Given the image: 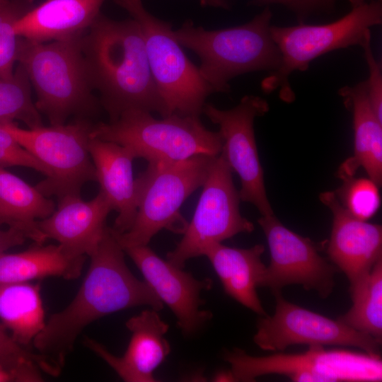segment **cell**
Masks as SVG:
<instances>
[{
	"label": "cell",
	"instance_id": "cell-34",
	"mask_svg": "<svg viewBox=\"0 0 382 382\" xmlns=\"http://www.w3.org/2000/svg\"><path fill=\"white\" fill-rule=\"evenodd\" d=\"M27 238L18 230L8 228L7 230L0 229V253L8 249L22 245Z\"/></svg>",
	"mask_w": 382,
	"mask_h": 382
},
{
	"label": "cell",
	"instance_id": "cell-36",
	"mask_svg": "<svg viewBox=\"0 0 382 382\" xmlns=\"http://www.w3.org/2000/svg\"><path fill=\"white\" fill-rule=\"evenodd\" d=\"M17 381L16 376L0 365V382Z\"/></svg>",
	"mask_w": 382,
	"mask_h": 382
},
{
	"label": "cell",
	"instance_id": "cell-23",
	"mask_svg": "<svg viewBox=\"0 0 382 382\" xmlns=\"http://www.w3.org/2000/svg\"><path fill=\"white\" fill-rule=\"evenodd\" d=\"M56 208L54 201L35 186L0 166V221L22 232L37 244L47 240L37 221L49 216Z\"/></svg>",
	"mask_w": 382,
	"mask_h": 382
},
{
	"label": "cell",
	"instance_id": "cell-25",
	"mask_svg": "<svg viewBox=\"0 0 382 382\" xmlns=\"http://www.w3.org/2000/svg\"><path fill=\"white\" fill-rule=\"evenodd\" d=\"M0 320L18 344L25 348L33 344L46 323L40 284H0Z\"/></svg>",
	"mask_w": 382,
	"mask_h": 382
},
{
	"label": "cell",
	"instance_id": "cell-26",
	"mask_svg": "<svg viewBox=\"0 0 382 382\" xmlns=\"http://www.w3.org/2000/svg\"><path fill=\"white\" fill-rule=\"evenodd\" d=\"M349 291L352 306L337 319L359 332L381 340L382 257L368 275Z\"/></svg>",
	"mask_w": 382,
	"mask_h": 382
},
{
	"label": "cell",
	"instance_id": "cell-27",
	"mask_svg": "<svg viewBox=\"0 0 382 382\" xmlns=\"http://www.w3.org/2000/svg\"><path fill=\"white\" fill-rule=\"evenodd\" d=\"M31 87L24 68L18 63L12 77H0V123L20 120L29 129L43 125L41 113L32 99Z\"/></svg>",
	"mask_w": 382,
	"mask_h": 382
},
{
	"label": "cell",
	"instance_id": "cell-33",
	"mask_svg": "<svg viewBox=\"0 0 382 382\" xmlns=\"http://www.w3.org/2000/svg\"><path fill=\"white\" fill-rule=\"evenodd\" d=\"M337 0H252L250 3L254 6L279 4L289 9L294 13L299 23H305L309 17L330 13L333 11Z\"/></svg>",
	"mask_w": 382,
	"mask_h": 382
},
{
	"label": "cell",
	"instance_id": "cell-3",
	"mask_svg": "<svg viewBox=\"0 0 382 382\" xmlns=\"http://www.w3.org/2000/svg\"><path fill=\"white\" fill-rule=\"evenodd\" d=\"M272 16L266 6L246 23L219 30H206L189 20L173 35L199 58V71L212 92L227 93L236 76L279 67L281 54L270 34Z\"/></svg>",
	"mask_w": 382,
	"mask_h": 382
},
{
	"label": "cell",
	"instance_id": "cell-17",
	"mask_svg": "<svg viewBox=\"0 0 382 382\" xmlns=\"http://www.w3.org/2000/svg\"><path fill=\"white\" fill-rule=\"evenodd\" d=\"M112 210L101 191L89 201L80 195H67L59 199L52 214L37 224L46 239L57 241L69 255L90 256L104 234L107 216Z\"/></svg>",
	"mask_w": 382,
	"mask_h": 382
},
{
	"label": "cell",
	"instance_id": "cell-20",
	"mask_svg": "<svg viewBox=\"0 0 382 382\" xmlns=\"http://www.w3.org/2000/svg\"><path fill=\"white\" fill-rule=\"evenodd\" d=\"M224 359L231 365L230 374L235 381H254L260 376L281 374L293 381H332L328 349L320 345H309L301 354L277 353L254 357L238 348L226 351Z\"/></svg>",
	"mask_w": 382,
	"mask_h": 382
},
{
	"label": "cell",
	"instance_id": "cell-31",
	"mask_svg": "<svg viewBox=\"0 0 382 382\" xmlns=\"http://www.w3.org/2000/svg\"><path fill=\"white\" fill-rule=\"evenodd\" d=\"M0 166H23L50 175V170L38 159L25 149L16 139L0 125Z\"/></svg>",
	"mask_w": 382,
	"mask_h": 382
},
{
	"label": "cell",
	"instance_id": "cell-13",
	"mask_svg": "<svg viewBox=\"0 0 382 382\" xmlns=\"http://www.w3.org/2000/svg\"><path fill=\"white\" fill-rule=\"evenodd\" d=\"M257 223L270 253V262L260 286L274 293L287 285L299 284L327 298L334 289V277L339 270L318 253L316 244L285 227L274 214L261 216Z\"/></svg>",
	"mask_w": 382,
	"mask_h": 382
},
{
	"label": "cell",
	"instance_id": "cell-37",
	"mask_svg": "<svg viewBox=\"0 0 382 382\" xmlns=\"http://www.w3.org/2000/svg\"><path fill=\"white\" fill-rule=\"evenodd\" d=\"M6 0H0V6L4 3Z\"/></svg>",
	"mask_w": 382,
	"mask_h": 382
},
{
	"label": "cell",
	"instance_id": "cell-6",
	"mask_svg": "<svg viewBox=\"0 0 382 382\" xmlns=\"http://www.w3.org/2000/svg\"><path fill=\"white\" fill-rule=\"evenodd\" d=\"M214 157L197 155L180 161L148 163L135 179L137 211L133 224L122 233L112 230L123 249L147 245L163 229L184 233L188 223L180 209L203 185Z\"/></svg>",
	"mask_w": 382,
	"mask_h": 382
},
{
	"label": "cell",
	"instance_id": "cell-1",
	"mask_svg": "<svg viewBox=\"0 0 382 382\" xmlns=\"http://www.w3.org/2000/svg\"><path fill=\"white\" fill-rule=\"evenodd\" d=\"M125 250L112 228L90 255L91 264L76 295L51 316L33 345L50 375L58 376L82 330L93 321L123 309L149 306L157 311L163 303L146 282L138 279L125 260Z\"/></svg>",
	"mask_w": 382,
	"mask_h": 382
},
{
	"label": "cell",
	"instance_id": "cell-21",
	"mask_svg": "<svg viewBox=\"0 0 382 382\" xmlns=\"http://www.w3.org/2000/svg\"><path fill=\"white\" fill-rule=\"evenodd\" d=\"M105 0H45L15 24L19 37L36 42L83 35L99 15Z\"/></svg>",
	"mask_w": 382,
	"mask_h": 382
},
{
	"label": "cell",
	"instance_id": "cell-22",
	"mask_svg": "<svg viewBox=\"0 0 382 382\" xmlns=\"http://www.w3.org/2000/svg\"><path fill=\"white\" fill-rule=\"evenodd\" d=\"M264 251L262 244L238 248L217 243L203 253L212 263L225 292L260 316L267 315L256 290L266 268L261 260Z\"/></svg>",
	"mask_w": 382,
	"mask_h": 382
},
{
	"label": "cell",
	"instance_id": "cell-14",
	"mask_svg": "<svg viewBox=\"0 0 382 382\" xmlns=\"http://www.w3.org/2000/svg\"><path fill=\"white\" fill-rule=\"evenodd\" d=\"M163 304L174 313L178 328L187 336L196 333L212 317L202 310V291L212 288L209 278L197 279L183 268L158 256L147 245L124 249Z\"/></svg>",
	"mask_w": 382,
	"mask_h": 382
},
{
	"label": "cell",
	"instance_id": "cell-19",
	"mask_svg": "<svg viewBox=\"0 0 382 382\" xmlns=\"http://www.w3.org/2000/svg\"><path fill=\"white\" fill-rule=\"evenodd\" d=\"M339 95L351 110L354 134V155L340 167L342 180L353 177L362 167L378 187L382 183V120L374 112L366 81L340 88Z\"/></svg>",
	"mask_w": 382,
	"mask_h": 382
},
{
	"label": "cell",
	"instance_id": "cell-24",
	"mask_svg": "<svg viewBox=\"0 0 382 382\" xmlns=\"http://www.w3.org/2000/svg\"><path fill=\"white\" fill-rule=\"evenodd\" d=\"M86 257H74L61 245L37 244L16 253H0V284L29 282L48 277L78 278Z\"/></svg>",
	"mask_w": 382,
	"mask_h": 382
},
{
	"label": "cell",
	"instance_id": "cell-5",
	"mask_svg": "<svg viewBox=\"0 0 382 382\" xmlns=\"http://www.w3.org/2000/svg\"><path fill=\"white\" fill-rule=\"evenodd\" d=\"M90 137L124 146L135 158L148 163L217 156L223 144L219 132L209 130L199 116L172 114L156 119L141 110H129L114 121L93 125Z\"/></svg>",
	"mask_w": 382,
	"mask_h": 382
},
{
	"label": "cell",
	"instance_id": "cell-16",
	"mask_svg": "<svg viewBox=\"0 0 382 382\" xmlns=\"http://www.w3.org/2000/svg\"><path fill=\"white\" fill-rule=\"evenodd\" d=\"M126 326L131 332L127 349L121 357L110 353L103 345L86 337L84 344L102 358L119 376L127 382H154L155 369L170 353L165 337L168 325L158 311L151 308L129 318Z\"/></svg>",
	"mask_w": 382,
	"mask_h": 382
},
{
	"label": "cell",
	"instance_id": "cell-9",
	"mask_svg": "<svg viewBox=\"0 0 382 382\" xmlns=\"http://www.w3.org/2000/svg\"><path fill=\"white\" fill-rule=\"evenodd\" d=\"M0 125L50 170V175L35 185L45 196L59 199L80 195L84 184L96 181L88 147L93 125L87 121L33 129L21 128L15 122Z\"/></svg>",
	"mask_w": 382,
	"mask_h": 382
},
{
	"label": "cell",
	"instance_id": "cell-18",
	"mask_svg": "<svg viewBox=\"0 0 382 382\" xmlns=\"http://www.w3.org/2000/svg\"><path fill=\"white\" fill-rule=\"evenodd\" d=\"M88 147L100 191L117 212L112 228L117 233L126 232L133 224L137 211L132 171L135 158L128 148L112 141L91 137Z\"/></svg>",
	"mask_w": 382,
	"mask_h": 382
},
{
	"label": "cell",
	"instance_id": "cell-12",
	"mask_svg": "<svg viewBox=\"0 0 382 382\" xmlns=\"http://www.w3.org/2000/svg\"><path fill=\"white\" fill-rule=\"evenodd\" d=\"M273 294L274 313L260 316L253 337L254 342L262 349L280 352L295 345H336L354 347L371 355H379L381 340L338 319L332 320L289 302L281 291Z\"/></svg>",
	"mask_w": 382,
	"mask_h": 382
},
{
	"label": "cell",
	"instance_id": "cell-10",
	"mask_svg": "<svg viewBox=\"0 0 382 382\" xmlns=\"http://www.w3.org/2000/svg\"><path fill=\"white\" fill-rule=\"evenodd\" d=\"M232 172L221 154L214 157L193 216L182 239L167 254L173 265L183 268L188 260L203 255L209 245L254 230L253 224L240 212L241 198Z\"/></svg>",
	"mask_w": 382,
	"mask_h": 382
},
{
	"label": "cell",
	"instance_id": "cell-30",
	"mask_svg": "<svg viewBox=\"0 0 382 382\" xmlns=\"http://www.w3.org/2000/svg\"><path fill=\"white\" fill-rule=\"evenodd\" d=\"M342 180V185L335 192L338 199L354 216L367 221L380 207L378 187L369 178L353 176Z\"/></svg>",
	"mask_w": 382,
	"mask_h": 382
},
{
	"label": "cell",
	"instance_id": "cell-32",
	"mask_svg": "<svg viewBox=\"0 0 382 382\" xmlns=\"http://www.w3.org/2000/svg\"><path fill=\"white\" fill-rule=\"evenodd\" d=\"M371 32L369 33L361 47L369 69V78L366 81L368 94L371 107L382 120V71L381 65L375 58L371 45Z\"/></svg>",
	"mask_w": 382,
	"mask_h": 382
},
{
	"label": "cell",
	"instance_id": "cell-38",
	"mask_svg": "<svg viewBox=\"0 0 382 382\" xmlns=\"http://www.w3.org/2000/svg\"><path fill=\"white\" fill-rule=\"evenodd\" d=\"M1 225H2V224H1V221H0V226H1Z\"/></svg>",
	"mask_w": 382,
	"mask_h": 382
},
{
	"label": "cell",
	"instance_id": "cell-11",
	"mask_svg": "<svg viewBox=\"0 0 382 382\" xmlns=\"http://www.w3.org/2000/svg\"><path fill=\"white\" fill-rule=\"evenodd\" d=\"M264 98L247 95L228 110L205 103L202 113L219 126L222 139L221 155L241 180L240 198L253 204L261 216L273 214L264 183L263 170L257 152L254 121L269 111Z\"/></svg>",
	"mask_w": 382,
	"mask_h": 382
},
{
	"label": "cell",
	"instance_id": "cell-15",
	"mask_svg": "<svg viewBox=\"0 0 382 382\" xmlns=\"http://www.w3.org/2000/svg\"><path fill=\"white\" fill-rule=\"evenodd\" d=\"M319 198L332 213L328 254L334 265L347 276L349 291L357 286L382 257V228L354 216L343 207L335 192Z\"/></svg>",
	"mask_w": 382,
	"mask_h": 382
},
{
	"label": "cell",
	"instance_id": "cell-7",
	"mask_svg": "<svg viewBox=\"0 0 382 382\" xmlns=\"http://www.w3.org/2000/svg\"><path fill=\"white\" fill-rule=\"evenodd\" d=\"M382 23V4L371 0L352 6L342 18L328 23H299L292 26H270V34L280 54L279 67L270 72L261 83L265 93L279 89L280 98H295L289 82L295 71H307L310 63L331 51L361 45L372 26Z\"/></svg>",
	"mask_w": 382,
	"mask_h": 382
},
{
	"label": "cell",
	"instance_id": "cell-28",
	"mask_svg": "<svg viewBox=\"0 0 382 382\" xmlns=\"http://www.w3.org/2000/svg\"><path fill=\"white\" fill-rule=\"evenodd\" d=\"M33 3L34 0H6L0 6V77L13 75L20 37L14 26L33 7Z\"/></svg>",
	"mask_w": 382,
	"mask_h": 382
},
{
	"label": "cell",
	"instance_id": "cell-35",
	"mask_svg": "<svg viewBox=\"0 0 382 382\" xmlns=\"http://www.w3.org/2000/svg\"><path fill=\"white\" fill-rule=\"evenodd\" d=\"M200 3L203 6L221 8L224 9H228L230 8L228 0H200Z\"/></svg>",
	"mask_w": 382,
	"mask_h": 382
},
{
	"label": "cell",
	"instance_id": "cell-4",
	"mask_svg": "<svg viewBox=\"0 0 382 382\" xmlns=\"http://www.w3.org/2000/svg\"><path fill=\"white\" fill-rule=\"evenodd\" d=\"M82 37L49 42L19 37L17 63L34 88L37 109L52 125L65 124L69 116L96 106Z\"/></svg>",
	"mask_w": 382,
	"mask_h": 382
},
{
	"label": "cell",
	"instance_id": "cell-2",
	"mask_svg": "<svg viewBox=\"0 0 382 382\" xmlns=\"http://www.w3.org/2000/svg\"><path fill=\"white\" fill-rule=\"evenodd\" d=\"M94 90L114 121L129 110L168 116L151 74L142 33L132 18L116 21L99 13L82 37Z\"/></svg>",
	"mask_w": 382,
	"mask_h": 382
},
{
	"label": "cell",
	"instance_id": "cell-29",
	"mask_svg": "<svg viewBox=\"0 0 382 382\" xmlns=\"http://www.w3.org/2000/svg\"><path fill=\"white\" fill-rule=\"evenodd\" d=\"M0 365L12 372L18 382H39L47 368L35 352L18 344L0 325Z\"/></svg>",
	"mask_w": 382,
	"mask_h": 382
},
{
	"label": "cell",
	"instance_id": "cell-8",
	"mask_svg": "<svg viewBox=\"0 0 382 382\" xmlns=\"http://www.w3.org/2000/svg\"><path fill=\"white\" fill-rule=\"evenodd\" d=\"M139 24L149 67L168 115L200 116L213 93L173 35L172 25L149 13L142 0H115Z\"/></svg>",
	"mask_w": 382,
	"mask_h": 382
}]
</instances>
